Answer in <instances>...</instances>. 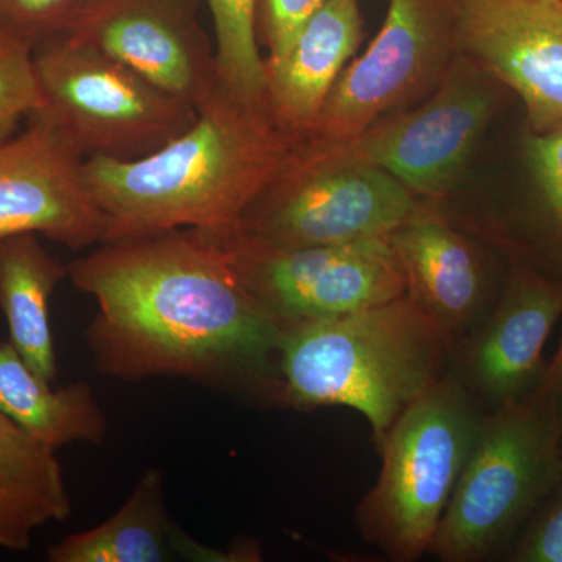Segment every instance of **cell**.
<instances>
[{
	"mask_svg": "<svg viewBox=\"0 0 562 562\" xmlns=\"http://www.w3.org/2000/svg\"><path fill=\"white\" fill-rule=\"evenodd\" d=\"M447 2L458 50L519 94L532 132L562 127V3Z\"/></svg>",
	"mask_w": 562,
	"mask_h": 562,
	"instance_id": "obj_13",
	"label": "cell"
},
{
	"mask_svg": "<svg viewBox=\"0 0 562 562\" xmlns=\"http://www.w3.org/2000/svg\"><path fill=\"white\" fill-rule=\"evenodd\" d=\"M85 160L40 111L2 140L0 241L33 233L72 250L105 243V214L85 181Z\"/></svg>",
	"mask_w": 562,
	"mask_h": 562,
	"instance_id": "obj_11",
	"label": "cell"
},
{
	"mask_svg": "<svg viewBox=\"0 0 562 562\" xmlns=\"http://www.w3.org/2000/svg\"><path fill=\"white\" fill-rule=\"evenodd\" d=\"M514 562H562V475L509 552Z\"/></svg>",
	"mask_w": 562,
	"mask_h": 562,
	"instance_id": "obj_26",
	"label": "cell"
},
{
	"mask_svg": "<svg viewBox=\"0 0 562 562\" xmlns=\"http://www.w3.org/2000/svg\"><path fill=\"white\" fill-rule=\"evenodd\" d=\"M422 210L390 172L310 136L233 231L286 249L339 246L390 236Z\"/></svg>",
	"mask_w": 562,
	"mask_h": 562,
	"instance_id": "obj_6",
	"label": "cell"
},
{
	"mask_svg": "<svg viewBox=\"0 0 562 562\" xmlns=\"http://www.w3.org/2000/svg\"><path fill=\"white\" fill-rule=\"evenodd\" d=\"M535 394L549 406L550 412L562 425V339L557 355H554L553 361L547 366Z\"/></svg>",
	"mask_w": 562,
	"mask_h": 562,
	"instance_id": "obj_27",
	"label": "cell"
},
{
	"mask_svg": "<svg viewBox=\"0 0 562 562\" xmlns=\"http://www.w3.org/2000/svg\"><path fill=\"white\" fill-rule=\"evenodd\" d=\"M561 316L562 280L516 266L453 371L490 409L527 398L541 383L543 349Z\"/></svg>",
	"mask_w": 562,
	"mask_h": 562,
	"instance_id": "obj_14",
	"label": "cell"
},
{
	"mask_svg": "<svg viewBox=\"0 0 562 562\" xmlns=\"http://www.w3.org/2000/svg\"><path fill=\"white\" fill-rule=\"evenodd\" d=\"M362 40L358 0H328L303 27L284 60L268 70L266 101L273 121L310 138L322 109Z\"/></svg>",
	"mask_w": 562,
	"mask_h": 562,
	"instance_id": "obj_16",
	"label": "cell"
},
{
	"mask_svg": "<svg viewBox=\"0 0 562 562\" xmlns=\"http://www.w3.org/2000/svg\"><path fill=\"white\" fill-rule=\"evenodd\" d=\"M228 561L235 553L214 552L192 541L169 519L161 469L144 472L128 501L109 520L76 532L47 550L50 562Z\"/></svg>",
	"mask_w": 562,
	"mask_h": 562,
	"instance_id": "obj_17",
	"label": "cell"
},
{
	"mask_svg": "<svg viewBox=\"0 0 562 562\" xmlns=\"http://www.w3.org/2000/svg\"><path fill=\"white\" fill-rule=\"evenodd\" d=\"M85 0H0V38L33 50L68 36Z\"/></svg>",
	"mask_w": 562,
	"mask_h": 562,
	"instance_id": "obj_23",
	"label": "cell"
},
{
	"mask_svg": "<svg viewBox=\"0 0 562 562\" xmlns=\"http://www.w3.org/2000/svg\"><path fill=\"white\" fill-rule=\"evenodd\" d=\"M209 233L244 288L283 322L342 316L408 291L390 236L286 249L255 241L233 228Z\"/></svg>",
	"mask_w": 562,
	"mask_h": 562,
	"instance_id": "obj_8",
	"label": "cell"
},
{
	"mask_svg": "<svg viewBox=\"0 0 562 562\" xmlns=\"http://www.w3.org/2000/svg\"><path fill=\"white\" fill-rule=\"evenodd\" d=\"M43 106L33 49L21 41L0 38V143Z\"/></svg>",
	"mask_w": 562,
	"mask_h": 562,
	"instance_id": "obj_22",
	"label": "cell"
},
{
	"mask_svg": "<svg viewBox=\"0 0 562 562\" xmlns=\"http://www.w3.org/2000/svg\"><path fill=\"white\" fill-rule=\"evenodd\" d=\"M0 412L54 450L74 442L101 446L106 435V417L90 384L54 390L10 341L0 342Z\"/></svg>",
	"mask_w": 562,
	"mask_h": 562,
	"instance_id": "obj_20",
	"label": "cell"
},
{
	"mask_svg": "<svg viewBox=\"0 0 562 562\" xmlns=\"http://www.w3.org/2000/svg\"><path fill=\"white\" fill-rule=\"evenodd\" d=\"M454 357L457 339L408 292L342 316L284 322L279 402L355 409L379 449L397 417L452 371Z\"/></svg>",
	"mask_w": 562,
	"mask_h": 562,
	"instance_id": "obj_3",
	"label": "cell"
},
{
	"mask_svg": "<svg viewBox=\"0 0 562 562\" xmlns=\"http://www.w3.org/2000/svg\"><path fill=\"white\" fill-rule=\"evenodd\" d=\"M527 157L541 194L549 233L562 250V127L532 133Z\"/></svg>",
	"mask_w": 562,
	"mask_h": 562,
	"instance_id": "obj_25",
	"label": "cell"
},
{
	"mask_svg": "<svg viewBox=\"0 0 562 562\" xmlns=\"http://www.w3.org/2000/svg\"><path fill=\"white\" fill-rule=\"evenodd\" d=\"M408 294L454 339L484 319L487 279L482 258L449 222L428 210L390 235Z\"/></svg>",
	"mask_w": 562,
	"mask_h": 562,
	"instance_id": "obj_15",
	"label": "cell"
},
{
	"mask_svg": "<svg viewBox=\"0 0 562 562\" xmlns=\"http://www.w3.org/2000/svg\"><path fill=\"white\" fill-rule=\"evenodd\" d=\"M480 72L464 55L454 58L427 101L383 117L344 147L390 172L414 195L447 194L494 113V94Z\"/></svg>",
	"mask_w": 562,
	"mask_h": 562,
	"instance_id": "obj_10",
	"label": "cell"
},
{
	"mask_svg": "<svg viewBox=\"0 0 562 562\" xmlns=\"http://www.w3.org/2000/svg\"><path fill=\"white\" fill-rule=\"evenodd\" d=\"M57 450L0 412V547L24 552L33 532L68 519L70 503Z\"/></svg>",
	"mask_w": 562,
	"mask_h": 562,
	"instance_id": "obj_19",
	"label": "cell"
},
{
	"mask_svg": "<svg viewBox=\"0 0 562 562\" xmlns=\"http://www.w3.org/2000/svg\"><path fill=\"white\" fill-rule=\"evenodd\" d=\"M85 2H88V0H85Z\"/></svg>",
	"mask_w": 562,
	"mask_h": 562,
	"instance_id": "obj_29",
	"label": "cell"
},
{
	"mask_svg": "<svg viewBox=\"0 0 562 562\" xmlns=\"http://www.w3.org/2000/svg\"><path fill=\"white\" fill-rule=\"evenodd\" d=\"M552 2L562 3V0H552Z\"/></svg>",
	"mask_w": 562,
	"mask_h": 562,
	"instance_id": "obj_28",
	"label": "cell"
},
{
	"mask_svg": "<svg viewBox=\"0 0 562 562\" xmlns=\"http://www.w3.org/2000/svg\"><path fill=\"white\" fill-rule=\"evenodd\" d=\"M265 106L221 88L198 120L138 160H85L83 176L105 214V243L176 231H232L302 146Z\"/></svg>",
	"mask_w": 562,
	"mask_h": 562,
	"instance_id": "obj_2",
	"label": "cell"
},
{
	"mask_svg": "<svg viewBox=\"0 0 562 562\" xmlns=\"http://www.w3.org/2000/svg\"><path fill=\"white\" fill-rule=\"evenodd\" d=\"M68 265L49 254L38 235L0 241V310L9 324L10 342L25 364L46 382L57 379V353L50 327V299Z\"/></svg>",
	"mask_w": 562,
	"mask_h": 562,
	"instance_id": "obj_18",
	"label": "cell"
},
{
	"mask_svg": "<svg viewBox=\"0 0 562 562\" xmlns=\"http://www.w3.org/2000/svg\"><path fill=\"white\" fill-rule=\"evenodd\" d=\"M458 52L447 0H390L379 35L336 80L313 138L347 146L406 103L435 91Z\"/></svg>",
	"mask_w": 562,
	"mask_h": 562,
	"instance_id": "obj_9",
	"label": "cell"
},
{
	"mask_svg": "<svg viewBox=\"0 0 562 562\" xmlns=\"http://www.w3.org/2000/svg\"><path fill=\"white\" fill-rule=\"evenodd\" d=\"M328 0H257L255 27L265 47L266 72L276 68L294 46L303 27Z\"/></svg>",
	"mask_w": 562,
	"mask_h": 562,
	"instance_id": "obj_24",
	"label": "cell"
},
{
	"mask_svg": "<svg viewBox=\"0 0 562 562\" xmlns=\"http://www.w3.org/2000/svg\"><path fill=\"white\" fill-rule=\"evenodd\" d=\"M68 269L72 286L98 303L87 342L102 375L176 376L279 402L284 322L244 288L209 232L102 243Z\"/></svg>",
	"mask_w": 562,
	"mask_h": 562,
	"instance_id": "obj_1",
	"label": "cell"
},
{
	"mask_svg": "<svg viewBox=\"0 0 562 562\" xmlns=\"http://www.w3.org/2000/svg\"><path fill=\"white\" fill-rule=\"evenodd\" d=\"M65 38L127 66L195 110L221 90L192 0H88Z\"/></svg>",
	"mask_w": 562,
	"mask_h": 562,
	"instance_id": "obj_12",
	"label": "cell"
},
{
	"mask_svg": "<svg viewBox=\"0 0 562 562\" xmlns=\"http://www.w3.org/2000/svg\"><path fill=\"white\" fill-rule=\"evenodd\" d=\"M216 36L221 87L247 105L265 106L268 72L255 27L257 0H206Z\"/></svg>",
	"mask_w": 562,
	"mask_h": 562,
	"instance_id": "obj_21",
	"label": "cell"
},
{
	"mask_svg": "<svg viewBox=\"0 0 562 562\" xmlns=\"http://www.w3.org/2000/svg\"><path fill=\"white\" fill-rule=\"evenodd\" d=\"M450 371L384 436L382 472L357 509L362 538L392 561L428 553L482 425V409Z\"/></svg>",
	"mask_w": 562,
	"mask_h": 562,
	"instance_id": "obj_4",
	"label": "cell"
},
{
	"mask_svg": "<svg viewBox=\"0 0 562 562\" xmlns=\"http://www.w3.org/2000/svg\"><path fill=\"white\" fill-rule=\"evenodd\" d=\"M38 110L87 158L147 157L188 131L198 110L102 52L61 38L33 50Z\"/></svg>",
	"mask_w": 562,
	"mask_h": 562,
	"instance_id": "obj_7",
	"label": "cell"
},
{
	"mask_svg": "<svg viewBox=\"0 0 562 562\" xmlns=\"http://www.w3.org/2000/svg\"><path fill=\"white\" fill-rule=\"evenodd\" d=\"M562 475V425L536 394L484 414L428 553L486 561L509 547Z\"/></svg>",
	"mask_w": 562,
	"mask_h": 562,
	"instance_id": "obj_5",
	"label": "cell"
}]
</instances>
